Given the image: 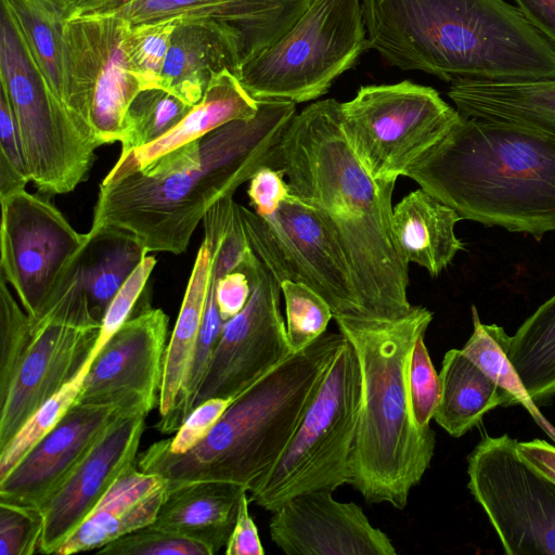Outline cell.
<instances>
[{"instance_id": "6da1fadb", "label": "cell", "mask_w": 555, "mask_h": 555, "mask_svg": "<svg viewBox=\"0 0 555 555\" xmlns=\"http://www.w3.org/2000/svg\"><path fill=\"white\" fill-rule=\"evenodd\" d=\"M289 193L326 221L349 263L370 319L396 320L410 312L409 263L391 228L396 182L373 179L350 146L340 102H314L295 115L269 165Z\"/></svg>"}, {"instance_id": "7a4b0ae2", "label": "cell", "mask_w": 555, "mask_h": 555, "mask_svg": "<svg viewBox=\"0 0 555 555\" xmlns=\"http://www.w3.org/2000/svg\"><path fill=\"white\" fill-rule=\"evenodd\" d=\"M257 114L233 120L142 169L102 180L91 230L133 234L149 253L181 254L218 201L233 196L270 157L296 115L295 103L259 100Z\"/></svg>"}, {"instance_id": "3957f363", "label": "cell", "mask_w": 555, "mask_h": 555, "mask_svg": "<svg viewBox=\"0 0 555 555\" xmlns=\"http://www.w3.org/2000/svg\"><path fill=\"white\" fill-rule=\"evenodd\" d=\"M367 49L447 82L555 78V49L504 0H361Z\"/></svg>"}, {"instance_id": "277c9868", "label": "cell", "mask_w": 555, "mask_h": 555, "mask_svg": "<svg viewBox=\"0 0 555 555\" xmlns=\"http://www.w3.org/2000/svg\"><path fill=\"white\" fill-rule=\"evenodd\" d=\"M405 177L462 220L537 240L555 231V135L546 131L461 114Z\"/></svg>"}, {"instance_id": "5b68a950", "label": "cell", "mask_w": 555, "mask_h": 555, "mask_svg": "<svg viewBox=\"0 0 555 555\" xmlns=\"http://www.w3.org/2000/svg\"><path fill=\"white\" fill-rule=\"evenodd\" d=\"M433 317L429 309L413 306L396 320L334 318L360 366L362 396L351 486L367 503L403 509L433 461L435 430L415 424L406 389L412 349Z\"/></svg>"}, {"instance_id": "8992f818", "label": "cell", "mask_w": 555, "mask_h": 555, "mask_svg": "<svg viewBox=\"0 0 555 555\" xmlns=\"http://www.w3.org/2000/svg\"><path fill=\"white\" fill-rule=\"evenodd\" d=\"M345 341L340 332L324 333L236 396L196 448L173 454L154 442L139 453L138 468L167 486L224 481L253 491L287 448Z\"/></svg>"}, {"instance_id": "52a82bcc", "label": "cell", "mask_w": 555, "mask_h": 555, "mask_svg": "<svg viewBox=\"0 0 555 555\" xmlns=\"http://www.w3.org/2000/svg\"><path fill=\"white\" fill-rule=\"evenodd\" d=\"M0 90L12 107L29 178L38 191L64 194L85 181L103 143L54 93L2 0Z\"/></svg>"}, {"instance_id": "ba28073f", "label": "cell", "mask_w": 555, "mask_h": 555, "mask_svg": "<svg viewBox=\"0 0 555 555\" xmlns=\"http://www.w3.org/2000/svg\"><path fill=\"white\" fill-rule=\"evenodd\" d=\"M361 396L358 357L346 338L287 448L249 501L274 512L295 495L352 485Z\"/></svg>"}, {"instance_id": "9c48e42d", "label": "cell", "mask_w": 555, "mask_h": 555, "mask_svg": "<svg viewBox=\"0 0 555 555\" xmlns=\"http://www.w3.org/2000/svg\"><path fill=\"white\" fill-rule=\"evenodd\" d=\"M367 49L361 0H312L275 43L243 63L238 79L257 101L318 99Z\"/></svg>"}, {"instance_id": "30bf717a", "label": "cell", "mask_w": 555, "mask_h": 555, "mask_svg": "<svg viewBox=\"0 0 555 555\" xmlns=\"http://www.w3.org/2000/svg\"><path fill=\"white\" fill-rule=\"evenodd\" d=\"M340 111L363 167L373 179L393 182L461 116L435 89L411 81L362 87Z\"/></svg>"}, {"instance_id": "8fae6325", "label": "cell", "mask_w": 555, "mask_h": 555, "mask_svg": "<svg viewBox=\"0 0 555 555\" xmlns=\"http://www.w3.org/2000/svg\"><path fill=\"white\" fill-rule=\"evenodd\" d=\"M240 211L251 249L279 283L307 285L333 318L370 319L341 246L318 210L289 193L271 216L242 205Z\"/></svg>"}, {"instance_id": "7c38bea8", "label": "cell", "mask_w": 555, "mask_h": 555, "mask_svg": "<svg viewBox=\"0 0 555 555\" xmlns=\"http://www.w3.org/2000/svg\"><path fill=\"white\" fill-rule=\"evenodd\" d=\"M467 487L508 555H555V482L534 470L507 434L467 456Z\"/></svg>"}, {"instance_id": "4fadbf2b", "label": "cell", "mask_w": 555, "mask_h": 555, "mask_svg": "<svg viewBox=\"0 0 555 555\" xmlns=\"http://www.w3.org/2000/svg\"><path fill=\"white\" fill-rule=\"evenodd\" d=\"M1 203V275L33 322L39 321L67 283L88 243L44 196L24 190Z\"/></svg>"}, {"instance_id": "5bb4252c", "label": "cell", "mask_w": 555, "mask_h": 555, "mask_svg": "<svg viewBox=\"0 0 555 555\" xmlns=\"http://www.w3.org/2000/svg\"><path fill=\"white\" fill-rule=\"evenodd\" d=\"M129 27L112 16L64 23L65 104L103 144L120 141L127 111L143 90L126 52Z\"/></svg>"}, {"instance_id": "9a60e30c", "label": "cell", "mask_w": 555, "mask_h": 555, "mask_svg": "<svg viewBox=\"0 0 555 555\" xmlns=\"http://www.w3.org/2000/svg\"><path fill=\"white\" fill-rule=\"evenodd\" d=\"M244 273L251 284L250 297L224 322L192 411L210 398L234 399L294 353L280 310L279 281L259 258Z\"/></svg>"}, {"instance_id": "2e32d148", "label": "cell", "mask_w": 555, "mask_h": 555, "mask_svg": "<svg viewBox=\"0 0 555 555\" xmlns=\"http://www.w3.org/2000/svg\"><path fill=\"white\" fill-rule=\"evenodd\" d=\"M33 323L29 344L8 389L0 395V450L47 400L78 375L101 327L61 309Z\"/></svg>"}, {"instance_id": "e0dca14e", "label": "cell", "mask_w": 555, "mask_h": 555, "mask_svg": "<svg viewBox=\"0 0 555 555\" xmlns=\"http://www.w3.org/2000/svg\"><path fill=\"white\" fill-rule=\"evenodd\" d=\"M312 0H60L65 21L112 16L130 26L215 21L236 29L244 63L281 39Z\"/></svg>"}, {"instance_id": "ac0fdd59", "label": "cell", "mask_w": 555, "mask_h": 555, "mask_svg": "<svg viewBox=\"0 0 555 555\" xmlns=\"http://www.w3.org/2000/svg\"><path fill=\"white\" fill-rule=\"evenodd\" d=\"M167 333L168 317L162 309L146 308L130 317L90 364L76 403L149 414L158 404Z\"/></svg>"}, {"instance_id": "d6986e66", "label": "cell", "mask_w": 555, "mask_h": 555, "mask_svg": "<svg viewBox=\"0 0 555 555\" xmlns=\"http://www.w3.org/2000/svg\"><path fill=\"white\" fill-rule=\"evenodd\" d=\"M146 416L120 415L39 507L43 516L39 553L54 554L114 482L135 465Z\"/></svg>"}, {"instance_id": "ffe728a7", "label": "cell", "mask_w": 555, "mask_h": 555, "mask_svg": "<svg viewBox=\"0 0 555 555\" xmlns=\"http://www.w3.org/2000/svg\"><path fill=\"white\" fill-rule=\"evenodd\" d=\"M332 491L293 496L270 519L272 542L287 555H395L388 535L374 527L356 503H343Z\"/></svg>"}, {"instance_id": "44dd1931", "label": "cell", "mask_w": 555, "mask_h": 555, "mask_svg": "<svg viewBox=\"0 0 555 555\" xmlns=\"http://www.w3.org/2000/svg\"><path fill=\"white\" fill-rule=\"evenodd\" d=\"M128 414L113 405L75 403L2 479L0 502L40 507L68 478L103 433Z\"/></svg>"}, {"instance_id": "7402d4cb", "label": "cell", "mask_w": 555, "mask_h": 555, "mask_svg": "<svg viewBox=\"0 0 555 555\" xmlns=\"http://www.w3.org/2000/svg\"><path fill=\"white\" fill-rule=\"evenodd\" d=\"M243 63L244 44L236 29L215 21L178 22L160 88L195 105L216 74L230 70L238 78Z\"/></svg>"}, {"instance_id": "603a6c76", "label": "cell", "mask_w": 555, "mask_h": 555, "mask_svg": "<svg viewBox=\"0 0 555 555\" xmlns=\"http://www.w3.org/2000/svg\"><path fill=\"white\" fill-rule=\"evenodd\" d=\"M167 480L135 468L126 470L76 530L55 551L70 555L96 551L109 542L154 522Z\"/></svg>"}, {"instance_id": "cb8c5ba5", "label": "cell", "mask_w": 555, "mask_h": 555, "mask_svg": "<svg viewBox=\"0 0 555 555\" xmlns=\"http://www.w3.org/2000/svg\"><path fill=\"white\" fill-rule=\"evenodd\" d=\"M259 104L230 70L216 74L202 100L167 133L154 142L120 154L103 180L109 181L142 169L158 157L191 143L220 126L249 119Z\"/></svg>"}, {"instance_id": "d4e9b609", "label": "cell", "mask_w": 555, "mask_h": 555, "mask_svg": "<svg viewBox=\"0 0 555 555\" xmlns=\"http://www.w3.org/2000/svg\"><path fill=\"white\" fill-rule=\"evenodd\" d=\"M245 492L242 486L224 481L167 486L152 525L202 542L216 554L228 543Z\"/></svg>"}, {"instance_id": "484cf974", "label": "cell", "mask_w": 555, "mask_h": 555, "mask_svg": "<svg viewBox=\"0 0 555 555\" xmlns=\"http://www.w3.org/2000/svg\"><path fill=\"white\" fill-rule=\"evenodd\" d=\"M460 220L453 208L424 189L409 193L392 208L391 228L400 255L438 276L464 248L455 235Z\"/></svg>"}, {"instance_id": "4316f807", "label": "cell", "mask_w": 555, "mask_h": 555, "mask_svg": "<svg viewBox=\"0 0 555 555\" xmlns=\"http://www.w3.org/2000/svg\"><path fill=\"white\" fill-rule=\"evenodd\" d=\"M448 96L464 116L521 124L555 135V78L457 80Z\"/></svg>"}, {"instance_id": "83f0119b", "label": "cell", "mask_w": 555, "mask_h": 555, "mask_svg": "<svg viewBox=\"0 0 555 555\" xmlns=\"http://www.w3.org/2000/svg\"><path fill=\"white\" fill-rule=\"evenodd\" d=\"M440 399L434 420L450 436L459 438L477 426L498 406L516 405L462 349L446 352L441 369Z\"/></svg>"}, {"instance_id": "f1b7e54d", "label": "cell", "mask_w": 555, "mask_h": 555, "mask_svg": "<svg viewBox=\"0 0 555 555\" xmlns=\"http://www.w3.org/2000/svg\"><path fill=\"white\" fill-rule=\"evenodd\" d=\"M88 235L79 270L91 313L101 323L111 301L149 251L133 234L118 228L90 229Z\"/></svg>"}, {"instance_id": "f546056e", "label": "cell", "mask_w": 555, "mask_h": 555, "mask_svg": "<svg viewBox=\"0 0 555 555\" xmlns=\"http://www.w3.org/2000/svg\"><path fill=\"white\" fill-rule=\"evenodd\" d=\"M212 269L211 248L203 240L193 264L181 308L167 344L158 398L159 420L176 405L198 339Z\"/></svg>"}, {"instance_id": "4dcf8cb0", "label": "cell", "mask_w": 555, "mask_h": 555, "mask_svg": "<svg viewBox=\"0 0 555 555\" xmlns=\"http://www.w3.org/2000/svg\"><path fill=\"white\" fill-rule=\"evenodd\" d=\"M507 354L535 404L555 396V296L509 336Z\"/></svg>"}, {"instance_id": "1f68e13d", "label": "cell", "mask_w": 555, "mask_h": 555, "mask_svg": "<svg viewBox=\"0 0 555 555\" xmlns=\"http://www.w3.org/2000/svg\"><path fill=\"white\" fill-rule=\"evenodd\" d=\"M54 93L65 103L64 23L57 0H2Z\"/></svg>"}, {"instance_id": "d6a6232c", "label": "cell", "mask_w": 555, "mask_h": 555, "mask_svg": "<svg viewBox=\"0 0 555 555\" xmlns=\"http://www.w3.org/2000/svg\"><path fill=\"white\" fill-rule=\"evenodd\" d=\"M472 315L474 331L462 351L500 388L508 392L516 405L525 408L537 425L555 443V426L530 398L508 358L509 335L502 326L482 323L475 306L472 307Z\"/></svg>"}, {"instance_id": "836d02e7", "label": "cell", "mask_w": 555, "mask_h": 555, "mask_svg": "<svg viewBox=\"0 0 555 555\" xmlns=\"http://www.w3.org/2000/svg\"><path fill=\"white\" fill-rule=\"evenodd\" d=\"M193 107L164 88L141 90L131 102L120 139L121 152L147 145L172 129Z\"/></svg>"}, {"instance_id": "e575fe53", "label": "cell", "mask_w": 555, "mask_h": 555, "mask_svg": "<svg viewBox=\"0 0 555 555\" xmlns=\"http://www.w3.org/2000/svg\"><path fill=\"white\" fill-rule=\"evenodd\" d=\"M91 363L88 357L78 375L47 400L0 450V479L4 478L76 403Z\"/></svg>"}, {"instance_id": "d590c367", "label": "cell", "mask_w": 555, "mask_h": 555, "mask_svg": "<svg viewBox=\"0 0 555 555\" xmlns=\"http://www.w3.org/2000/svg\"><path fill=\"white\" fill-rule=\"evenodd\" d=\"M285 301L286 333L291 349L299 352L322 336L333 312L327 302L307 285L280 283Z\"/></svg>"}, {"instance_id": "8d00e7d4", "label": "cell", "mask_w": 555, "mask_h": 555, "mask_svg": "<svg viewBox=\"0 0 555 555\" xmlns=\"http://www.w3.org/2000/svg\"><path fill=\"white\" fill-rule=\"evenodd\" d=\"M178 22L130 26L126 37V52L143 89L160 88V78L171 36Z\"/></svg>"}, {"instance_id": "74e56055", "label": "cell", "mask_w": 555, "mask_h": 555, "mask_svg": "<svg viewBox=\"0 0 555 555\" xmlns=\"http://www.w3.org/2000/svg\"><path fill=\"white\" fill-rule=\"evenodd\" d=\"M0 274V395L8 389L31 337L33 320Z\"/></svg>"}, {"instance_id": "f35d334b", "label": "cell", "mask_w": 555, "mask_h": 555, "mask_svg": "<svg viewBox=\"0 0 555 555\" xmlns=\"http://www.w3.org/2000/svg\"><path fill=\"white\" fill-rule=\"evenodd\" d=\"M104 555H214L206 544L152 524L96 550Z\"/></svg>"}, {"instance_id": "ab89813d", "label": "cell", "mask_w": 555, "mask_h": 555, "mask_svg": "<svg viewBox=\"0 0 555 555\" xmlns=\"http://www.w3.org/2000/svg\"><path fill=\"white\" fill-rule=\"evenodd\" d=\"M425 335L420 336L412 349L408 370L406 389L409 403L415 424L430 426L440 399V379L425 344Z\"/></svg>"}, {"instance_id": "60d3db41", "label": "cell", "mask_w": 555, "mask_h": 555, "mask_svg": "<svg viewBox=\"0 0 555 555\" xmlns=\"http://www.w3.org/2000/svg\"><path fill=\"white\" fill-rule=\"evenodd\" d=\"M42 531L43 516L39 507L0 502V555L38 552Z\"/></svg>"}, {"instance_id": "b9f144b4", "label": "cell", "mask_w": 555, "mask_h": 555, "mask_svg": "<svg viewBox=\"0 0 555 555\" xmlns=\"http://www.w3.org/2000/svg\"><path fill=\"white\" fill-rule=\"evenodd\" d=\"M30 181L18 126L0 90V197L24 190Z\"/></svg>"}, {"instance_id": "7bdbcfd3", "label": "cell", "mask_w": 555, "mask_h": 555, "mask_svg": "<svg viewBox=\"0 0 555 555\" xmlns=\"http://www.w3.org/2000/svg\"><path fill=\"white\" fill-rule=\"evenodd\" d=\"M155 264V258L146 256L111 301L101 321L99 337L91 354L89 356V359L92 362L103 346L131 317Z\"/></svg>"}, {"instance_id": "ee69618b", "label": "cell", "mask_w": 555, "mask_h": 555, "mask_svg": "<svg viewBox=\"0 0 555 555\" xmlns=\"http://www.w3.org/2000/svg\"><path fill=\"white\" fill-rule=\"evenodd\" d=\"M233 399L210 398L199 403L178 428L175 437L164 439L167 450L184 454L196 448L212 430Z\"/></svg>"}, {"instance_id": "f6af8a7d", "label": "cell", "mask_w": 555, "mask_h": 555, "mask_svg": "<svg viewBox=\"0 0 555 555\" xmlns=\"http://www.w3.org/2000/svg\"><path fill=\"white\" fill-rule=\"evenodd\" d=\"M247 194L254 211L262 217L271 216L289 194L284 175L271 166H262L250 178Z\"/></svg>"}, {"instance_id": "bcb514c9", "label": "cell", "mask_w": 555, "mask_h": 555, "mask_svg": "<svg viewBox=\"0 0 555 555\" xmlns=\"http://www.w3.org/2000/svg\"><path fill=\"white\" fill-rule=\"evenodd\" d=\"M251 294V284L242 271L221 276L216 283V300L221 319L225 322L240 313Z\"/></svg>"}, {"instance_id": "7dc6e473", "label": "cell", "mask_w": 555, "mask_h": 555, "mask_svg": "<svg viewBox=\"0 0 555 555\" xmlns=\"http://www.w3.org/2000/svg\"><path fill=\"white\" fill-rule=\"evenodd\" d=\"M249 498L245 492L241 499L234 528L225 545L227 555H263L258 529L248 509Z\"/></svg>"}, {"instance_id": "c3c4849f", "label": "cell", "mask_w": 555, "mask_h": 555, "mask_svg": "<svg viewBox=\"0 0 555 555\" xmlns=\"http://www.w3.org/2000/svg\"><path fill=\"white\" fill-rule=\"evenodd\" d=\"M529 24L555 49V0H513Z\"/></svg>"}, {"instance_id": "681fc988", "label": "cell", "mask_w": 555, "mask_h": 555, "mask_svg": "<svg viewBox=\"0 0 555 555\" xmlns=\"http://www.w3.org/2000/svg\"><path fill=\"white\" fill-rule=\"evenodd\" d=\"M517 451L534 470L555 482V444L542 439L517 441Z\"/></svg>"}, {"instance_id": "f907efd6", "label": "cell", "mask_w": 555, "mask_h": 555, "mask_svg": "<svg viewBox=\"0 0 555 555\" xmlns=\"http://www.w3.org/2000/svg\"><path fill=\"white\" fill-rule=\"evenodd\" d=\"M57 1H60V0H57Z\"/></svg>"}]
</instances>
